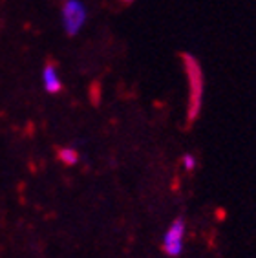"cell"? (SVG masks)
Instances as JSON below:
<instances>
[{"label":"cell","instance_id":"cell-1","mask_svg":"<svg viewBox=\"0 0 256 258\" xmlns=\"http://www.w3.org/2000/svg\"><path fill=\"white\" fill-rule=\"evenodd\" d=\"M181 62L188 83V103H187V124L190 126L198 119L203 104V70L192 53H181Z\"/></svg>","mask_w":256,"mask_h":258},{"label":"cell","instance_id":"cell-2","mask_svg":"<svg viewBox=\"0 0 256 258\" xmlns=\"http://www.w3.org/2000/svg\"><path fill=\"white\" fill-rule=\"evenodd\" d=\"M62 26L68 37H75L86 22V6L81 0H64L62 4Z\"/></svg>","mask_w":256,"mask_h":258},{"label":"cell","instance_id":"cell-3","mask_svg":"<svg viewBox=\"0 0 256 258\" xmlns=\"http://www.w3.org/2000/svg\"><path fill=\"white\" fill-rule=\"evenodd\" d=\"M185 233H187V225L183 216H177L172 224L168 225L167 233L163 236V251L168 256H179L183 253V240H185Z\"/></svg>","mask_w":256,"mask_h":258},{"label":"cell","instance_id":"cell-4","mask_svg":"<svg viewBox=\"0 0 256 258\" xmlns=\"http://www.w3.org/2000/svg\"><path fill=\"white\" fill-rule=\"evenodd\" d=\"M42 83H44V90L48 94H59L60 90H62V83L59 79V74H57V66L55 62L48 60L42 70Z\"/></svg>","mask_w":256,"mask_h":258},{"label":"cell","instance_id":"cell-5","mask_svg":"<svg viewBox=\"0 0 256 258\" xmlns=\"http://www.w3.org/2000/svg\"><path fill=\"white\" fill-rule=\"evenodd\" d=\"M59 159L62 161L64 165H75L79 161V154H77V150L72 149V147H64V149H59L57 152Z\"/></svg>","mask_w":256,"mask_h":258},{"label":"cell","instance_id":"cell-6","mask_svg":"<svg viewBox=\"0 0 256 258\" xmlns=\"http://www.w3.org/2000/svg\"><path fill=\"white\" fill-rule=\"evenodd\" d=\"M183 167H185L188 172H192V170L196 169V158H194L192 154L183 156Z\"/></svg>","mask_w":256,"mask_h":258},{"label":"cell","instance_id":"cell-7","mask_svg":"<svg viewBox=\"0 0 256 258\" xmlns=\"http://www.w3.org/2000/svg\"><path fill=\"white\" fill-rule=\"evenodd\" d=\"M121 2H123V4H132L134 0H121Z\"/></svg>","mask_w":256,"mask_h":258}]
</instances>
